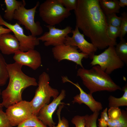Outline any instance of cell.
<instances>
[{"label":"cell","instance_id":"cell-19","mask_svg":"<svg viewBox=\"0 0 127 127\" xmlns=\"http://www.w3.org/2000/svg\"><path fill=\"white\" fill-rule=\"evenodd\" d=\"M122 90L124 93L120 98H117L111 95L108 98V106L110 108L112 107H119L121 106H127V85L126 83L123 87Z\"/></svg>","mask_w":127,"mask_h":127},{"label":"cell","instance_id":"cell-6","mask_svg":"<svg viewBox=\"0 0 127 127\" xmlns=\"http://www.w3.org/2000/svg\"><path fill=\"white\" fill-rule=\"evenodd\" d=\"M26 4L24 1L23 4L15 11L13 19L17 20L19 24L24 26L26 29L30 31L31 35L36 37L43 32L40 22H35L34 20L36 10L40 5V2H37L34 7L29 9L25 8Z\"/></svg>","mask_w":127,"mask_h":127},{"label":"cell","instance_id":"cell-5","mask_svg":"<svg viewBox=\"0 0 127 127\" xmlns=\"http://www.w3.org/2000/svg\"><path fill=\"white\" fill-rule=\"evenodd\" d=\"M39 5V15L48 25L59 24L71 14L58 0H46Z\"/></svg>","mask_w":127,"mask_h":127},{"label":"cell","instance_id":"cell-24","mask_svg":"<svg viewBox=\"0 0 127 127\" xmlns=\"http://www.w3.org/2000/svg\"><path fill=\"white\" fill-rule=\"evenodd\" d=\"M99 114V112H96L90 115H84L85 127H97V121Z\"/></svg>","mask_w":127,"mask_h":127},{"label":"cell","instance_id":"cell-20","mask_svg":"<svg viewBox=\"0 0 127 127\" xmlns=\"http://www.w3.org/2000/svg\"><path fill=\"white\" fill-rule=\"evenodd\" d=\"M119 43L115 47L116 54L124 63L127 64V43L123 38L121 39Z\"/></svg>","mask_w":127,"mask_h":127},{"label":"cell","instance_id":"cell-23","mask_svg":"<svg viewBox=\"0 0 127 127\" xmlns=\"http://www.w3.org/2000/svg\"><path fill=\"white\" fill-rule=\"evenodd\" d=\"M122 111V114L119 118L114 120L109 119L107 122L108 127H127V111Z\"/></svg>","mask_w":127,"mask_h":127},{"label":"cell","instance_id":"cell-34","mask_svg":"<svg viewBox=\"0 0 127 127\" xmlns=\"http://www.w3.org/2000/svg\"><path fill=\"white\" fill-rule=\"evenodd\" d=\"M11 32V30L9 29L4 28L2 26L0 25V36L4 33Z\"/></svg>","mask_w":127,"mask_h":127},{"label":"cell","instance_id":"cell-21","mask_svg":"<svg viewBox=\"0 0 127 127\" xmlns=\"http://www.w3.org/2000/svg\"><path fill=\"white\" fill-rule=\"evenodd\" d=\"M16 127H48L39 119L36 115H32Z\"/></svg>","mask_w":127,"mask_h":127},{"label":"cell","instance_id":"cell-14","mask_svg":"<svg viewBox=\"0 0 127 127\" xmlns=\"http://www.w3.org/2000/svg\"><path fill=\"white\" fill-rule=\"evenodd\" d=\"M62 80L63 83L68 82L73 84L79 90L80 93L77 94L73 97L72 101L73 104L77 103L79 104L83 103L87 105L91 111L94 112H99L101 110L103 107L102 103L95 100L92 95L87 93L85 92L80 86L78 83H75L69 80L67 76H62Z\"/></svg>","mask_w":127,"mask_h":127},{"label":"cell","instance_id":"cell-33","mask_svg":"<svg viewBox=\"0 0 127 127\" xmlns=\"http://www.w3.org/2000/svg\"><path fill=\"white\" fill-rule=\"evenodd\" d=\"M71 123L75 125L74 127H85V120L84 116L77 115L71 120Z\"/></svg>","mask_w":127,"mask_h":127},{"label":"cell","instance_id":"cell-2","mask_svg":"<svg viewBox=\"0 0 127 127\" xmlns=\"http://www.w3.org/2000/svg\"><path fill=\"white\" fill-rule=\"evenodd\" d=\"M22 66L16 62L7 64L9 82L1 94L2 99L1 103L6 108L23 100L22 94L25 89L30 86H37L35 78L29 76L23 72Z\"/></svg>","mask_w":127,"mask_h":127},{"label":"cell","instance_id":"cell-13","mask_svg":"<svg viewBox=\"0 0 127 127\" xmlns=\"http://www.w3.org/2000/svg\"><path fill=\"white\" fill-rule=\"evenodd\" d=\"M65 96V91L62 90L60 94L51 103L45 105L40 110L37 116L45 125L49 127L55 126L56 123L53 119V115L59 105L67 104L61 102Z\"/></svg>","mask_w":127,"mask_h":127},{"label":"cell","instance_id":"cell-11","mask_svg":"<svg viewBox=\"0 0 127 127\" xmlns=\"http://www.w3.org/2000/svg\"><path fill=\"white\" fill-rule=\"evenodd\" d=\"M48 29V32H45L38 38L40 40L44 42L46 46H55L64 44L66 37L71 33L72 28L70 26L63 29L56 28L55 26L48 25L45 26Z\"/></svg>","mask_w":127,"mask_h":127},{"label":"cell","instance_id":"cell-15","mask_svg":"<svg viewBox=\"0 0 127 127\" xmlns=\"http://www.w3.org/2000/svg\"><path fill=\"white\" fill-rule=\"evenodd\" d=\"M16 62L22 66H27L36 70L41 66V58L40 52L34 49L25 52L19 50L14 54L13 57Z\"/></svg>","mask_w":127,"mask_h":127},{"label":"cell","instance_id":"cell-22","mask_svg":"<svg viewBox=\"0 0 127 127\" xmlns=\"http://www.w3.org/2000/svg\"><path fill=\"white\" fill-rule=\"evenodd\" d=\"M7 64L5 59L0 53V86L5 85L9 79V75L7 68Z\"/></svg>","mask_w":127,"mask_h":127},{"label":"cell","instance_id":"cell-28","mask_svg":"<svg viewBox=\"0 0 127 127\" xmlns=\"http://www.w3.org/2000/svg\"><path fill=\"white\" fill-rule=\"evenodd\" d=\"M64 106V105L63 104H60L58 106V109L56 113L58 119V123L57 126L53 127H69L68 120L64 117H62V118H61V112Z\"/></svg>","mask_w":127,"mask_h":127},{"label":"cell","instance_id":"cell-37","mask_svg":"<svg viewBox=\"0 0 127 127\" xmlns=\"http://www.w3.org/2000/svg\"></svg>","mask_w":127,"mask_h":127},{"label":"cell","instance_id":"cell-8","mask_svg":"<svg viewBox=\"0 0 127 127\" xmlns=\"http://www.w3.org/2000/svg\"><path fill=\"white\" fill-rule=\"evenodd\" d=\"M0 25H4L11 30L19 41L20 50L25 52L31 49L40 44V40L36 36L32 35L28 36L24 33L23 28L18 23L14 24L9 23L4 20L0 14Z\"/></svg>","mask_w":127,"mask_h":127},{"label":"cell","instance_id":"cell-17","mask_svg":"<svg viewBox=\"0 0 127 127\" xmlns=\"http://www.w3.org/2000/svg\"><path fill=\"white\" fill-rule=\"evenodd\" d=\"M25 0L18 1L16 0H5L4 3L6 9L4 12V17L9 21L12 20L15 11L23 3Z\"/></svg>","mask_w":127,"mask_h":127},{"label":"cell","instance_id":"cell-10","mask_svg":"<svg viewBox=\"0 0 127 127\" xmlns=\"http://www.w3.org/2000/svg\"><path fill=\"white\" fill-rule=\"evenodd\" d=\"M5 113L13 127L17 126L33 115L30 102L23 100L7 108Z\"/></svg>","mask_w":127,"mask_h":127},{"label":"cell","instance_id":"cell-16","mask_svg":"<svg viewBox=\"0 0 127 127\" xmlns=\"http://www.w3.org/2000/svg\"><path fill=\"white\" fill-rule=\"evenodd\" d=\"M10 33L0 36V51L4 54H14L20 50L19 41L14 35Z\"/></svg>","mask_w":127,"mask_h":127},{"label":"cell","instance_id":"cell-32","mask_svg":"<svg viewBox=\"0 0 127 127\" xmlns=\"http://www.w3.org/2000/svg\"><path fill=\"white\" fill-rule=\"evenodd\" d=\"M107 108H106L101 112V117L99 119V127H107V122L109 119L107 113Z\"/></svg>","mask_w":127,"mask_h":127},{"label":"cell","instance_id":"cell-27","mask_svg":"<svg viewBox=\"0 0 127 127\" xmlns=\"http://www.w3.org/2000/svg\"><path fill=\"white\" fill-rule=\"evenodd\" d=\"M121 21L120 27V35L119 37L120 39L123 38L127 32V14L125 12H123L121 16Z\"/></svg>","mask_w":127,"mask_h":127},{"label":"cell","instance_id":"cell-4","mask_svg":"<svg viewBox=\"0 0 127 127\" xmlns=\"http://www.w3.org/2000/svg\"><path fill=\"white\" fill-rule=\"evenodd\" d=\"M50 80L49 75L45 72H43L39 76L38 87L33 98L30 102L33 115L37 116L42 107L49 103L51 97L55 99L59 95L58 90L49 85Z\"/></svg>","mask_w":127,"mask_h":127},{"label":"cell","instance_id":"cell-30","mask_svg":"<svg viewBox=\"0 0 127 127\" xmlns=\"http://www.w3.org/2000/svg\"><path fill=\"white\" fill-rule=\"evenodd\" d=\"M2 107H0V127H13L5 112L3 111Z\"/></svg>","mask_w":127,"mask_h":127},{"label":"cell","instance_id":"cell-9","mask_svg":"<svg viewBox=\"0 0 127 127\" xmlns=\"http://www.w3.org/2000/svg\"><path fill=\"white\" fill-rule=\"evenodd\" d=\"M77 47L64 44L54 47L52 52L54 58L59 62L64 60L73 62L81 67H83L82 60L83 58L89 57L86 54L80 52Z\"/></svg>","mask_w":127,"mask_h":127},{"label":"cell","instance_id":"cell-26","mask_svg":"<svg viewBox=\"0 0 127 127\" xmlns=\"http://www.w3.org/2000/svg\"><path fill=\"white\" fill-rule=\"evenodd\" d=\"M107 32L108 37L112 40L116 41V38L120 37V27L108 25Z\"/></svg>","mask_w":127,"mask_h":127},{"label":"cell","instance_id":"cell-18","mask_svg":"<svg viewBox=\"0 0 127 127\" xmlns=\"http://www.w3.org/2000/svg\"><path fill=\"white\" fill-rule=\"evenodd\" d=\"M118 0H99L101 9L105 15L119 13L120 7L118 4Z\"/></svg>","mask_w":127,"mask_h":127},{"label":"cell","instance_id":"cell-36","mask_svg":"<svg viewBox=\"0 0 127 127\" xmlns=\"http://www.w3.org/2000/svg\"><path fill=\"white\" fill-rule=\"evenodd\" d=\"M1 90L0 89V95L1 94ZM4 107L2 103H0V107Z\"/></svg>","mask_w":127,"mask_h":127},{"label":"cell","instance_id":"cell-35","mask_svg":"<svg viewBox=\"0 0 127 127\" xmlns=\"http://www.w3.org/2000/svg\"><path fill=\"white\" fill-rule=\"evenodd\" d=\"M118 4L120 8L121 7H124L125 6H127V0H119Z\"/></svg>","mask_w":127,"mask_h":127},{"label":"cell","instance_id":"cell-31","mask_svg":"<svg viewBox=\"0 0 127 127\" xmlns=\"http://www.w3.org/2000/svg\"><path fill=\"white\" fill-rule=\"evenodd\" d=\"M122 113V110L119 107H112L108 110V115L109 119L114 120L119 117Z\"/></svg>","mask_w":127,"mask_h":127},{"label":"cell","instance_id":"cell-7","mask_svg":"<svg viewBox=\"0 0 127 127\" xmlns=\"http://www.w3.org/2000/svg\"><path fill=\"white\" fill-rule=\"evenodd\" d=\"M92 60L90 63L92 66L99 65L108 75L115 70L122 68L124 64L116 54L114 46H109L101 53L94 55Z\"/></svg>","mask_w":127,"mask_h":127},{"label":"cell","instance_id":"cell-3","mask_svg":"<svg viewBox=\"0 0 127 127\" xmlns=\"http://www.w3.org/2000/svg\"><path fill=\"white\" fill-rule=\"evenodd\" d=\"M77 75L80 78L91 94L97 91L112 92L121 90L120 87L113 81L109 75L98 65L94 66L89 69L80 68L77 71Z\"/></svg>","mask_w":127,"mask_h":127},{"label":"cell","instance_id":"cell-29","mask_svg":"<svg viewBox=\"0 0 127 127\" xmlns=\"http://www.w3.org/2000/svg\"><path fill=\"white\" fill-rule=\"evenodd\" d=\"M59 2L69 11L75 10L76 8L78 0H58Z\"/></svg>","mask_w":127,"mask_h":127},{"label":"cell","instance_id":"cell-1","mask_svg":"<svg viewBox=\"0 0 127 127\" xmlns=\"http://www.w3.org/2000/svg\"><path fill=\"white\" fill-rule=\"evenodd\" d=\"M74 12L76 26L97 49H103L116 45V41L108 36L106 17L101 8L99 0H78Z\"/></svg>","mask_w":127,"mask_h":127},{"label":"cell","instance_id":"cell-12","mask_svg":"<svg viewBox=\"0 0 127 127\" xmlns=\"http://www.w3.org/2000/svg\"><path fill=\"white\" fill-rule=\"evenodd\" d=\"M71 33V37L68 35L66 37L64 44L77 47L82 53L88 55L89 57L92 59L97 48L92 44L85 39L84 35L80 32L77 26H75V30H72Z\"/></svg>","mask_w":127,"mask_h":127},{"label":"cell","instance_id":"cell-25","mask_svg":"<svg viewBox=\"0 0 127 127\" xmlns=\"http://www.w3.org/2000/svg\"><path fill=\"white\" fill-rule=\"evenodd\" d=\"M105 15L108 25L120 27L121 21V16H118L115 13Z\"/></svg>","mask_w":127,"mask_h":127}]
</instances>
